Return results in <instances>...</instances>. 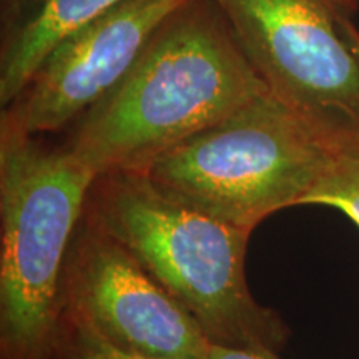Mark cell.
<instances>
[{"instance_id":"obj_12","label":"cell","mask_w":359,"mask_h":359,"mask_svg":"<svg viewBox=\"0 0 359 359\" xmlns=\"http://www.w3.org/2000/svg\"><path fill=\"white\" fill-rule=\"evenodd\" d=\"M346 34H348L349 42H351L353 50L356 52V55H358V58H359V30L356 29V25L353 24L349 17L346 19Z\"/></svg>"},{"instance_id":"obj_10","label":"cell","mask_w":359,"mask_h":359,"mask_svg":"<svg viewBox=\"0 0 359 359\" xmlns=\"http://www.w3.org/2000/svg\"><path fill=\"white\" fill-rule=\"evenodd\" d=\"M48 359H170L127 351L83 323L80 318L60 309V318Z\"/></svg>"},{"instance_id":"obj_11","label":"cell","mask_w":359,"mask_h":359,"mask_svg":"<svg viewBox=\"0 0 359 359\" xmlns=\"http://www.w3.org/2000/svg\"><path fill=\"white\" fill-rule=\"evenodd\" d=\"M205 359H280V354L251 351V349L226 348L219 344H210Z\"/></svg>"},{"instance_id":"obj_2","label":"cell","mask_w":359,"mask_h":359,"mask_svg":"<svg viewBox=\"0 0 359 359\" xmlns=\"http://www.w3.org/2000/svg\"><path fill=\"white\" fill-rule=\"evenodd\" d=\"M85 213L132 251L210 343L273 354L288 343L286 323L246 283L250 231L173 200L140 170L97 175Z\"/></svg>"},{"instance_id":"obj_8","label":"cell","mask_w":359,"mask_h":359,"mask_svg":"<svg viewBox=\"0 0 359 359\" xmlns=\"http://www.w3.org/2000/svg\"><path fill=\"white\" fill-rule=\"evenodd\" d=\"M123 0H2L0 105L19 97L43 58L67 35Z\"/></svg>"},{"instance_id":"obj_4","label":"cell","mask_w":359,"mask_h":359,"mask_svg":"<svg viewBox=\"0 0 359 359\" xmlns=\"http://www.w3.org/2000/svg\"><path fill=\"white\" fill-rule=\"evenodd\" d=\"M97 177L65 145L0 123V359H48L72 238Z\"/></svg>"},{"instance_id":"obj_9","label":"cell","mask_w":359,"mask_h":359,"mask_svg":"<svg viewBox=\"0 0 359 359\" xmlns=\"http://www.w3.org/2000/svg\"><path fill=\"white\" fill-rule=\"evenodd\" d=\"M303 205L330 206L359 228V138L339 148Z\"/></svg>"},{"instance_id":"obj_5","label":"cell","mask_w":359,"mask_h":359,"mask_svg":"<svg viewBox=\"0 0 359 359\" xmlns=\"http://www.w3.org/2000/svg\"><path fill=\"white\" fill-rule=\"evenodd\" d=\"M273 95L343 140L359 137V58L334 0H213Z\"/></svg>"},{"instance_id":"obj_3","label":"cell","mask_w":359,"mask_h":359,"mask_svg":"<svg viewBox=\"0 0 359 359\" xmlns=\"http://www.w3.org/2000/svg\"><path fill=\"white\" fill-rule=\"evenodd\" d=\"M348 142L264 92L140 172L180 203L251 233L269 215L303 205Z\"/></svg>"},{"instance_id":"obj_1","label":"cell","mask_w":359,"mask_h":359,"mask_svg":"<svg viewBox=\"0 0 359 359\" xmlns=\"http://www.w3.org/2000/svg\"><path fill=\"white\" fill-rule=\"evenodd\" d=\"M264 92L213 0H190L64 145L95 177L140 170Z\"/></svg>"},{"instance_id":"obj_7","label":"cell","mask_w":359,"mask_h":359,"mask_svg":"<svg viewBox=\"0 0 359 359\" xmlns=\"http://www.w3.org/2000/svg\"><path fill=\"white\" fill-rule=\"evenodd\" d=\"M190 0H123L52 48L0 123L52 133L83 115L128 74L148 43Z\"/></svg>"},{"instance_id":"obj_13","label":"cell","mask_w":359,"mask_h":359,"mask_svg":"<svg viewBox=\"0 0 359 359\" xmlns=\"http://www.w3.org/2000/svg\"><path fill=\"white\" fill-rule=\"evenodd\" d=\"M334 2L346 13H353L358 8L359 0H334Z\"/></svg>"},{"instance_id":"obj_6","label":"cell","mask_w":359,"mask_h":359,"mask_svg":"<svg viewBox=\"0 0 359 359\" xmlns=\"http://www.w3.org/2000/svg\"><path fill=\"white\" fill-rule=\"evenodd\" d=\"M62 309L115 346L147 356L205 359L212 344L132 251L85 210L67 253Z\"/></svg>"}]
</instances>
